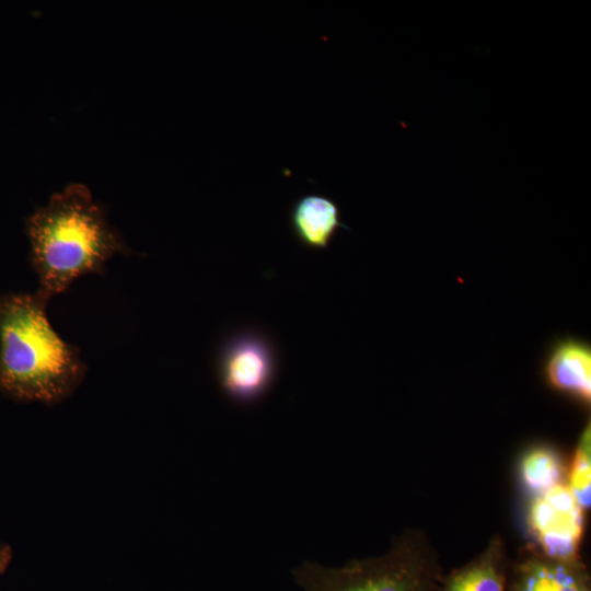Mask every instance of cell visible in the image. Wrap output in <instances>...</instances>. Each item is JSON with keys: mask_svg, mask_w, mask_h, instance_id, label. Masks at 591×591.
Wrapping results in <instances>:
<instances>
[{"mask_svg": "<svg viewBox=\"0 0 591 591\" xmlns=\"http://www.w3.org/2000/svg\"><path fill=\"white\" fill-rule=\"evenodd\" d=\"M290 225L305 247L325 250L343 223L337 204L318 194L301 196L290 210Z\"/></svg>", "mask_w": 591, "mask_h": 591, "instance_id": "9c48e42d", "label": "cell"}, {"mask_svg": "<svg viewBox=\"0 0 591 591\" xmlns=\"http://www.w3.org/2000/svg\"><path fill=\"white\" fill-rule=\"evenodd\" d=\"M510 560L499 535L464 566L443 575L439 591H506Z\"/></svg>", "mask_w": 591, "mask_h": 591, "instance_id": "ba28073f", "label": "cell"}, {"mask_svg": "<svg viewBox=\"0 0 591 591\" xmlns=\"http://www.w3.org/2000/svg\"><path fill=\"white\" fill-rule=\"evenodd\" d=\"M305 591H439L443 576L427 536L406 530L380 557L351 559L341 567L303 561L291 571Z\"/></svg>", "mask_w": 591, "mask_h": 591, "instance_id": "3957f363", "label": "cell"}, {"mask_svg": "<svg viewBox=\"0 0 591 591\" xmlns=\"http://www.w3.org/2000/svg\"><path fill=\"white\" fill-rule=\"evenodd\" d=\"M217 371L220 387L230 401L243 406L256 404L277 378L274 345L257 331L233 333L219 350Z\"/></svg>", "mask_w": 591, "mask_h": 591, "instance_id": "5b68a950", "label": "cell"}, {"mask_svg": "<svg viewBox=\"0 0 591 591\" xmlns=\"http://www.w3.org/2000/svg\"><path fill=\"white\" fill-rule=\"evenodd\" d=\"M566 471L561 454L548 444L529 448L521 456L518 466L520 483L531 497L564 483Z\"/></svg>", "mask_w": 591, "mask_h": 591, "instance_id": "30bf717a", "label": "cell"}, {"mask_svg": "<svg viewBox=\"0 0 591 591\" xmlns=\"http://www.w3.org/2000/svg\"><path fill=\"white\" fill-rule=\"evenodd\" d=\"M506 591H590L586 566L542 556L529 546L510 561Z\"/></svg>", "mask_w": 591, "mask_h": 591, "instance_id": "8992f818", "label": "cell"}, {"mask_svg": "<svg viewBox=\"0 0 591 591\" xmlns=\"http://www.w3.org/2000/svg\"><path fill=\"white\" fill-rule=\"evenodd\" d=\"M546 383L582 405L591 402V347L583 339H557L546 354L543 364Z\"/></svg>", "mask_w": 591, "mask_h": 591, "instance_id": "52a82bcc", "label": "cell"}, {"mask_svg": "<svg viewBox=\"0 0 591 591\" xmlns=\"http://www.w3.org/2000/svg\"><path fill=\"white\" fill-rule=\"evenodd\" d=\"M48 301L38 292L0 297V392L18 402L60 403L85 375L78 348L51 326Z\"/></svg>", "mask_w": 591, "mask_h": 591, "instance_id": "7a4b0ae2", "label": "cell"}, {"mask_svg": "<svg viewBox=\"0 0 591 591\" xmlns=\"http://www.w3.org/2000/svg\"><path fill=\"white\" fill-rule=\"evenodd\" d=\"M530 548L563 563H580L586 510L571 490L560 483L531 498L525 517Z\"/></svg>", "mask_w": 591, "mask_h": 591, "instance_id": "277c9868", "label": "cell"}, {"mask_svg": "<svg viewBox=\"0 0 591 591\" xmlns=\"http://www.w3.org/2000/svg\"><path fill=\"white\" fill-rule=\"evenodd\" d=\"M12 559V549L9 545L0 543V573H3Z\"/></svg>", "mask_w": 591, "mask_h": 591, "instance_id": "7c38bea8", "label": "cell"}, {"mask_svg": "<svg viewBox=\"0 0 591 591\" xmlns=\"http://www.w3.org/2000/svg\"><path fill=\"white\" fill-rule=\"evenodd\" d=\"M31 264L38 277L36 292L49 300L84 274L102 273L116 254H129L120 234L83 184L54 194L25 221Z\"/></svg>", "mask_w": 591, "mask_h": 591, "instance_id": "6da1fadb", "label": "cell"}, {"mask_svg": "<svg viewBox=\"0 0 591 591\" xmlns=\"http://www.w3.org/2000/svg\"><path fill=\"white\" fill-rule=\"evenodd\" d=\"M568 484L578 503L587 511L590 508L591 489V427L590 421L581 431L570 466Z\"/></svg>", "mask_w": 591, "mask_h": 591, "instance_id": "8fae6325", "label": "cell"}]
</instances>
